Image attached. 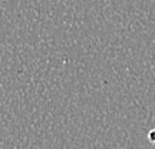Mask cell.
<instances>
[{
    "instance_id": "1",
    "label": "cell",
    "mask_w": 155,
    "mask_h": 149,
    "mask_svg": "<svg viewBox=\"0 0 155 149\" xmlns=\"http://www.w3.org/2000/svg\"><path fill=\"white\" fill-rule=\"evenodd\" d=\"M148 141L152 145H155V129H151L150 132H148Z\"/></svg>"
}]
</instances>
